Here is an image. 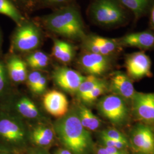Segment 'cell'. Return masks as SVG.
<instances>
[{"instance_id": "obj_1", "label": "cell", "mask_w": 154, "mask_h": 154, "mask_svg": "<svg viewBox=\"0 0 154 154\" xmlns=\"http://www.w3.org/2000/svg\"><path fill=\"white\" fill-rule=\"evenodd\" d=\"M45 26L66 38L82 39L86 35L82 19L74 6H68L42 18Z\"/></svg>"}, {"instance_id": "obj_2", "label": "cell", "mask_w": 154, "mask_h": 154, "mask_svg": "<svg viewBox=\"0 0 154 154\" xmlns=\"http://www.w3.org/2000/svg\"><path fill=\"white\" fill-rule=\"evenodd\" d=\"M56 129L62 142L74 153L82 154L88 149L90 137L78 116H67L58 123Z\"/></svg>"}, {"instance_id": "obj_3", "label": "cell", "mask_w": 154, "mask_h": 154, "mask_svg": "<svg viewBox=\"0 0 154 154\" xmlns=\"http://www.w3.org/2000/svg\"><path fill=\"white\" fill-rule=\"evenodd\" d=\"M90 14L94 22L101 26H119L126 21V12L117 0H94Z\"/></svg>"}, {"instance_id": "obj_4", "label": "cell", "mask_w": 154, "mask_h": 154, "mask_svg": "<svg viewBox=\"0 0 154 154\" xmlns=\"http://www.w3.org/2000/svg\"><path fill=\"white\" fill-rule=\"evenodd\" d=\"M41 31L34 23L25 21L18 25L14 34L13 44L20 51H27L37 48L41 41Z\"/></svg>"}, {"instance_id": "obj_5", "label": "cell", "mask_w": 154, "mask_h": 154, "mask_svg": "<svg viewBox=\"0 0 154 154\" xmlns=\"http://www.w3.org/2000/svg\"><path fill=\"white\" fill-rule=\"evenodd\" d=\"M99 110L110 121L116 124L125 121L128 116V109L123 99L117 95L105 97L99 103Z\"/></svg>"}, {"instance_id": "obj_6", "label": "cell", "mask_w": 154, "mask_h": 154, "mask_svg": "<svg viewBox=\"0 0 154 154\" xmlns=\"http://www.w3.org/2000/svg\"><path fill=\"white\" fill-rule=\"evenodd\" d=\"M82 40L83 45L87 52L106 57L116 53L121 46L118 40L107 38L94 34L86 35Z\"/></svg>"}, {"instance_id": "obj_7", "label": "cell", "mask_w": 154, "mask_h": 154, "mask_svg": "<svg viewBox=\"0 0 154 154\" xmlns=\"http://www.w3.org/2000/svg\"><path fill=\"white\" fill-rule=\"evenodd\" d=\"M131 143L133 149L138 154H154V134L149 127H136L132 132Z\"/></svg>"}, {"instance_id": "obj_8", "label": "cell", "mask_w": 154, "mask_h": 154, "mask_svg": "<svg viewBox=\"0 0 154 154\" xmlns=\"http://www.w3.org/2000/svg\"><path fill=\"white\" fill-rule=\"evenodd\" d=\"M125 65L128 75L134 79L149 76L151 73V60L149 56L142 51L128 55Z\"/></svg>"}, {"instance_id": "obj_9", "label": "cell", "mask_w": 154, "mask_h": 154, "mask_svg": "<svg viewBox=\"0 0 154 154\" xmlns=\"http://www.w3.org/2000/svg\"><path fill=\"white\" fill-rule=\"evenodd\" d=\"M133 110L140 120L154 122V93L136 92L132 97Z\"/></svg>"}, {"instance_id": "obj_10", "label": "cell", "mask_w": 154, "mask_h": 154, "mask_svg": "<svg viewBox=\"0 0 154 154\" xmlns=\"http://www.w3.org/2000/svg\"><path fill=\"white\" fill-rule=\"evenodd\" d=\"M53 78L61 88L69 91H78L85 77L79 72L67 67H58L53 73Z\"/></svg>"}, {"instance_id": "obj_11", "label": "cell", "mask_w": 154, "mask_h": 154, "mask_svg": "<svg viewBox=\"0 0 154 154\" xmlns=\"http://www.w3.org/2000/svg\"><path fill=\"white\" fill-rule=\"evenodd\" d=\"M80 64L85 71L90 75L97 76L104 73L109 68L108 57L86 52L81 57Z\"/></svg>"}, {"instance_id": "obj_12", "label": "cell", "mask_w": 154, "mask_h": 154, "mask_svg": "<svg viewBox=\"0 0 154 154\" xmlns=\"http://www.w3.org/2000/svg\"><path fill=\"white\" fill-rule=\"evenodd\" d=\"M43 102L45 108L51 115L61 117L68 110L69 103L66 96L57 90H52L44 95Z\"/></svg>"}, {"instance_id": "obj_13", "label": "cell", "mask_w": 154, "mask_h": 154, "mask_svg": "<svg viewBox=\"0 0 154 154\" xmlns=\"http://www.w3.org/2000/svg\"><path fill=\"white\" fill-rule=\"evenodd\" d=\"M118 41L121 46L149 49L154 46V34L151 32L130 33L118 39Z\"/></svg>"}, {"instance_id": "obj_14", "label": "cell", "mask_w": 154, "mask_h": 154, "mask_svg": "<svg viewBox=\"0 0 154 154\" xmlns=\"http://www.w3.org/2000/svg\"><path fill=\"white\" fill-rule=\"evenodd\" d=\"M111 88L123 99H131L135 93L131 79L122 72H117L111 78Z\"/></svg>"}, {"instance_id": "obj_15", "label": "cell", "mask_w": 154, "mask_h": 154, "mask_svg": "<svg viewBox=\"0 0 154 154\" xmlns=\"http://www.w3.org/2000/svg\"><path fill=\"white\" fill-rule=\"evenodd\" d=\"M0 135L11 141H19L23 138L22 129L16 123L8 119L0 121Z\"/></svg>"}, {"instance_id": "obj_16", "label": "cell", "mask_w": 154, "mask_h": 154, "mask_svg": "<svg viewBox=\"0 0 154 154\" xmlns=\"http://www.w3.org/2000/svg\"><path fill=\"white\" fill-rule=\"evenodd\" d=\"M9 75L14 82H23L27 77V70L25 63L20 58L14 57L8 63Z\"/></svg>"}, {"instance_id": "obj_17", "label": "cell", "mask_w": 154, "mask_h": 154, "mask_svg": "<svg viewBox=\"0 0 154 154\" xmlns=\"http://www.w3.org/2000/svg\"><path fill=\"white\" fill-rule=\"evenodd\" d=\"M53 54L61 62L67 63L73 58L74 49L69 43L60 39H55L53 48Z\"/></svg>"}, {"instance_id": "obj_18", "label": "cell", "mask_w": 154, "mask_h": 154, "mask_svg": "<svg viewBox=\"0 0 154 154\" xmlns=\"http://www.w3.org/2000/svg\"><path fill=\"white\" fill-rule=\"evenodd\" d=\"M79 115L80 121L86 130L94 131L100 126V119L86 107L81 106L79 107Z\"/></svg>"}, {"instance_id": "obj_19", "label": "cell", "mask_w": 154, "mask_h": 154, "mask_svg": "<svg viewBox=\"0 0 154 154\" xmlns=\"http://www.w3.org/2000/svg\"><path fill=\"white\" fill-rule=\"evenodd\" d=\"M122 5L132 11L136 18L142 16L149 7L151 0H117Z\"/></svg>"}, {"instance_id": "obj_20", "label": "cell", "mask_w": 154, "mask_h": 154, "mask_svg": "<svg viewBox=\"0 0 154 154\" xmlns=\"http://www.w3.org/2000/svg\"><path fill=\"white\" fill-rule=\"evenodd\" d=\"M0 14L9 17L18 25L25 21L24 17L10 0H0Z\"/></svg>"}, {"instance_id": "obj_21", "label": "cell", "mask_w": 154, "mask_h": 154, "mask_svg": "<svg viewBox=\"0 0 154 154\" xmlns=\"http://www.w3.org/2000/svg\"><path fill=\"white\" fill-rule=\"evenodd\" d=\"M17 108L22 116L29 118H35L38 111L33 102L27 98H23L17 103Z\"/></svg>"}, {"instance_id": "obj_22", "label": "cell", "mask_w": 154, "mask_h": 154, "mask_svg": "<svg viewBox=\"0 0 154 154\" xmlns=\"http://www.w3.org/2000/svg\"><path fill=\"white\" fill-rule=\"evenodd\" d=\"M26 61L29 66L33 69H41L48 66L49 58L44 53L37 51L29 55Z\"/></svg>"}, {"instance_id": "obj_23", "label": "cell", "mask_w": 154, "mask_h": 154, "mask_svg": "<svg viewBox=\"0 0 154 154\" xmlns=\"http://www.w3.org/2000/svg\"><path fill=\"white\" fill-rule=\"evenodd\" d=\"M100 81L94 75H90L85 77L78 90L80 97L82 98L90 93L100 82Z\"/></svg>"}, {"instance_id": "obj_24", "label": "cell", "mask_w": 154, "mask_h": 154, "mask_svg": "<svg viewBox=\"0 0 154 154\" xmlns=\"http://www.w3.org/2000/svg\"><path fill=\"white\" fill-rule=\"evenodd\" d=\"M106 88V86L105 83L100 81V82L90 93L84 96L81 99L86 102H93L105 92Z\"/></svg>"}, {"instance_id": "obj_25", "label": "cell", "mask_w": 154, "mask_h": 154, "mask_svg": "<svg viewBox=\"0 0 154 154\" xmlns=\"http://www.w3.org/2000/svg\"><path fill=\"white\" fill-rule=\"evenodd\" d=\"M101 135L106 137L107 138H109L111 139L117 140V141H121L124 142H128L126 138L124 136L123 134L119 132L118 130L114 129H110L107 130L102 131Z\"/></svg>"}, {"instance_id": "obj_26", "label": "cell", "mask_w": 154, "mask_h": 154, "mask_svg": "<svg viewBox=\"0 0 154 154\" xmlns=\"http://www.w3.org/2000/svg\"><path fill=\"white\" fill-rule=\"evenodd\" d=\"M101 138L106 147H113L116 149H122L125 148L128 144V142L114 140L102 135H101Z\"/></svg>"}, {"instance_id": "obj_27", "label": "cell", "mask_w": 154, "mask_h": 154, "mask_svg": "<svg viewBox=\"0 0 154 154\" xmlns=\"http://www.w3.org/2000/svg\"><path fill=\"white\" fill-rule=\"evenodd\" d=\"M42 76V75L41 72L36 71L31 72L29 75L28 78V85L33 92H34L35 88Z\"/></svg>"}, {"instance_id": "obj_28", "label": "cell", "mask_w": 154, "mask_h": 154, "mask_svg": "<svg viewBox=\"0 0 154 154\" xmlns=\"http://www.w3.org/2000/svg\"><path fill=\"white\" fill-rule=\"evenodd\" d=\"M33 132L37 134H38L45 139L49 140L51 142H52L54 138L53 132L49 128H46L44 127H39L38 128H37Z\"/></svg>"}, {"instance_id": "obj_29", "label": "cell", "mask_w": 154, "mask_h": 154, "mask_svg": "<svg viewBox=\"0 0 154 154\" xmlns=\"http://www.w3.org/2000/svg\"><path fill=\"white\" fill-rule=\"evenodd\" d=\"M33 139L35 143L41 146H46L51 143V142L49 140L46 139L43 137L34 132H33Z\"/></svg>"}, {"instance_id": "obj_30", "label": "cell", "mask_w": 154, "mask_h": 154, "mask_svg": "<svg viewBox=\"0 0 154 154\" xmlns=\"http://www.w3.org/2000/svg\"><path fill=\"white\" fill-rule=\"evenodd\" d=\"M46 80L45 77L42 76L40 80L39 81L38 83L35 88L34 93H42L44 92L46 88Z\"/></svg>"}, {"instance_id": "obj_31", "label": "cell", "mask_w": 154, "mask_h": 154, "mask_svg": "<svg viewBox=\"0 0 154 154\" xmlns=\"http://www.w3.org/2000/svg\"><path fill=\"white\" fill-rule=\"evenodd\" d=\"M43 3L48 5H58L69 2L71 0H41Z\"/></svg>"}, {"instance_id": "obj_32", "label": "cell", "mask_w": 154, "mask_h": 154, "mask_svg": "<svg viewBox=\"0 0 154 154\" xmlns=\"http://www.w3.org/2000/svg\"><path fill=\"white\" fill-rule=\"evenodd\" d=\"M5 83V69L3 64L0 62V93L2 90Z\"/></svg>"}, {"instance_id": "obj_33", "label": "cell", "mask_w": 154, "mask_h": 154, "mask_svg": "<svg viewBox=\"0 0 154 154\" xmlns=\"http://www.w3.org/2000/svg\"><path fill=\"white\" fill-rule=\"evenodd\" d=\"M105 149L110 154H127L122 149H116L113 147H106Z\"/></svg>"}, {"instance_id": "obj_34", "label": "cell", "mask_w": 154, "mask_h": 154, "mask_svg": "<svg viewBox=\"0 0 154 154\" xmlns=\"http://www.w3.org/2000/svg\"><path fill=\"white\" fill-rule=\"evenodd\" d=\"M17 1L19 3H20L23 6L28 9L32 7L35 1V0H17Z\"/></svg>"}, {"instance_id": "obj_35", "label": "cell", "mask_w": 154, "mask_h": 154, "mask_svg": "<svg viewBox=\"0 0 154 154\" xmlns=\"http://www.w3.org/2000/svg\"><path fill=\"white\" fill-rule=\"evenodd\" d=\"M150 25L152 29L154 30V5L152 8V9L151 13V17H150Z\"/></svg>"}, {"instance_id": "obj_36", "label": "cell", "mask_w": 154, "mask_h": 154, "mask_svg": "<svg viewBox=\"0 0 154 154\" xmlns=\"http://www.w3.org/2000/svg\"><path fill=\"white\" fill-rule=\"evenodd\" d=\"M97 154H110L106 150V149L104 148H100L97 151Z\"/></svg>"}, {"instance_id": "obj_37", "label": "cell", "mask_w": 154, "mask_h": 154, "mask_svg": "<svg viewBox=\"0 0 154 154\" xmlns=\"http://www.w3.org/2000/svg\"><path fill=\"white\" fill-rule=\"evenodd\" d=\"M57 154H72L69 151L66 149H63L60 151Z\"/></svg>"}]
</instances>
